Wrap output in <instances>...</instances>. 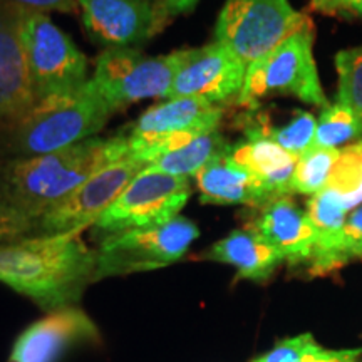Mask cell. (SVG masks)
I'll use <instances>...</instances> for the list:
<instances>
[{"label":"cell","instance_id":"cell-33","mask_svg":"<svg viewBox=\"0 0 362 362\" xmlns=\"http://www.w3.org/2000/svg\"><path fill=\"white\" fill-rule=\"evenodd\" d=\"M346 13L362 19V0H346Z\"/></svg>","mask_w":362,"mask_h":362},{"label":"cell","instance_id":"cell-14","mask_svg":"<svg viewBox=\"0 0 362 362\" xmlns=\"http://www.w3.org/2000/svg\"><path fill=\"white\" fill-rule=\"evenodd\" d=\"M101 332L79 305L49 312L17 337L11 362H59L76 344L99 342Z\"/></svg>","mask_w":362,"mask_h":362},{"label":"cell","instance_id":"cell-12","mask_svg":"<svg viewBox=\"0 0 362 362\" xmlns=\"http://www.w3.org/2000/svg\"><path fill=\"white\" fill-rule=\"evenodd\" d=\"M245 72L247 66L216 40L198 49H185L183 62L165 99L193 98L221 106L238 98Z\"/></svg>","mask_w":362,"mask_h":362},{"label":"cell","instance_id":"cell-11","mask_svg":"<svg viewBox=\"0 0 362 362\" xmlns=\"http://www.w3.org/2000/svg\"><path fill=\"white\" fill-rule=\"evenodd\" d=\"M143 168V163L126 158L99 171L40 216L34 237L66 233L81 235L88 226H94L99 216Z\"/></svg>","mask_w":362,"mask_h":362},{"label":"cell","instance_id":"cell-23","mask_svg":"<svg viewBox=\"0 0 362 362\" xmlns=\"http://www.w3.org/2000/svg\"><path fill=\"white\" fill-rule=\"evenodd\" d=\"M357 141H362L361 117L341 103L324 107L317 121L314 146L341 149Z\"/></svg>","mask_w":362,"mask_h":362},{"label":"cell","instance_id":"cell-7","mask_svg":"<svg viewBox=\"0 0 362 362\" xmlns=\"http://www.w3.org/2000/svg\"><path fill=\"white\" fill-rule=\"evenodd\" d=\"M21 37L35 103L88 83V57L47 13L22 12Z\"/></svg>","mask_w":362,"mask_h":362},{"label":"cell","instance_id":"cell-27","mask_svg":"<svg viewBox=\"0 0 362 362\" xmlns=\"http://www.w3.org/2000/svg\"><path fill=\"white\" fill-rule=\"evenodd\" d=\"M324 351L309 332L280 341L274 349L255 357L252 362H309Z\"/></svg>","mask_w":362,"mask_h":362},{"label":"cell","instance_id":"cell-13","mask_svg":"<svg viewBox=\"0 0 362 362\" xmlns=\"http://www.w3.org/2000/svg\"><path fill=\"white\" fill-rule=\"evenodd\" d=\"M78 7L89 37L110 49L143 44L165 27L156 0H78Z\"/></svg>","mask_w":362,"mask_h":362},{"label":"cell","instance_id":"cell-29","mask_svg":"<svg viewBox=\"0 0 362 362\" xmlns=\"http://www.w3.org/2000/svg\"><path fill=\"white\" fill-rule=\"evenodd\" d=\"M33 237V232L27 225L22 223L17 218H13L11 214H7L0 206V243L16 242V240Z\"/></svg>","mask_w":362,"mask_h":362},{"label":"cell","instance_id":"cell-3","mask_svg":"<svg viewBox=\"0 0 362 362\" xmlns=\"http://www.w3.org/2000/svg\"><path fill=\"white\" fill-rule=\"evenodd\" d=\"M115 110L93 79L67 94L37 101L13 129L12 148L21 156H40L94 138Z\"/></svg>","mask_w":362,"mask_h":362},{"label":"cell","instance_id":"cell-17","mask_svg":"<svg viewBox=\"0 0 362 362\" xmlns=\"http://www.w3.org/2000/svg\"><path fill=\"white\" fill-rule=\"evenodd\" d=\"M205 205H245L253 210L265 206L275 197L265 185L232 156V143L194 176Z\"/></svg>","mask_w":362,"mask_h":362},{"label":"cell","instance_id":"cell-19","mask_svg":"<svg viewBox=\"0 0 362 362\" xmlns=\"http://www.w3.org/2000/svg\"><path fill=\"white\" fill-rule=\"evenodd\" d=\"M235 161L250 170L275 198L292 197V178L297 156L259 134H243L232 144Z\"/></svg>","mask_w":362,"mask_h":362},{"label":"cell","instance_id":"cell-32","mask_svg":"<svg viewBox=\"0 0 362 362\" xmlns=\"http://www.w3.org/2000/svg\"><path fill=\"white\" fill-rule=\"evenodd\" d=\"M310 6L325 16H346V0H310Z\"/></svg>","mask_w":362,"mask_h":362},{"label":"cell","instance_id":"cell-10","mask_svg":"<svg viewBox=\"0 0 362 362\" xmlns=\"http://www.w3.org/2000/svg\"><path fill=\"white\" fill-rule=\"evenodd\" d=\"M185 51L149 57L136 49H106L98 57L93 83L112 110L149 98H166Z\"/></svg>","mask_w":362,"mask_h":362},{"label":"cell","instance_id":"cell-8","mask_svg":"<svg viewBox=\"0 0 362 362\" xmlns=\"http://www.w3.org/2000/svg\"><path fill=\"white\" fill-rule=\"evenodd\" d=\"M223 115V106L218 104L193 98L166 99L144 111L126 133L129 158L146 166L200 134L218 129Z\"/></svg>","mask_w":362,"mask_h":362},{"label":"cell","instance_id":"cell-20","mask_svg":"<svg viewBox=\"0 0 362 362\" xmlns=\"http://www.w3.org/2000/svg\"><path fill=\"white\" fill-rule=\"evenodd\" d=\"M240 128L243 134H259L298 158L314 146L317 119L312 112L297 110L287 123L275 126L270 123L265 112L257 111L255 107L242 115Z\"/></svg>","mask_w":362,"mask_h":362},{"label":"cell","instance_id":"cell-2","mask_svg":"<svg viewBox=\"0 0 362 362\" xmlns=\"http://www.w3.org/2000/svg\"><path fill=\"white\" fill-rule=\"evenodd\" d=\"M98 252L79 233L0 243V282L49 312L79 305L94 282Z\"/></svg>","mask_w":362,"mask_h":362},{"label":"cell","instance_id":"cell-16","mask_svg":"<svg viewBox=\"0 0 362 362\" xmlns=\"http://www.w3.org/2000/svg\"><path fill=\"white\" fill-rule=\"evenodd\" d=\"M270 247H274L288 265H307L317 243V232L307 211L292 197H280L257 210L247 225Z\"/></svg>","mask_w":362,"mask_h":362},{"label":"cell","instance_id":"cell-24","mask_svg":"<svg viewBox=\"0 0 362 362\" xmlns=\"http://www.w3.org/2000/svg\"><path fill=\"white\" fill-rule=\"evenodd\" d=\"M325 188L336 194L349 214L362 205V141L341 148L336 168Z\"/></svg>","mask_w":362,"mask_h":362},{"label":"cell","instance_id":"cell-15","mask_svg":"<svg viewBox=\"0 0 362 362\" xmlns=\"http://www.w3.org/2000/svg\"><path fill=\"white\" fill-rule=\"evenodd\" d=\"M21 17L22 12L0 8V131L8 133H13L35 104Z\"/></svg>","mask_w":362,"mask_h":362},{"label":"cell","instance_id":"cell-6","mask_svg":"<svg viewBox=\"0 0 362 362\" xmlns=\"http://www.w3.org/2000/svg\"><path fill=\"white\" fill-rule=\"evenodd\" d=\"M198 237L200 230L197 223L181 215L166 225L126 230L103 237L96 250L94 282L173 265L187 255Z\"/></svg>","mask_w":362,"mask_h":362},{"label":"cell","instance_id":"cell-9","mask_svg":"<svg viewBox=\"0 0 362 362\" xmlns=\"http://www.w3.org/2000/svg\"><path fill=\"white\" fill-rule=\"evenodd\" d=\"M189 197V178L166 175L144 166L99 216L94 230L107 237L126 230L166 225L180 216Z\"/></svg>","mask_w":362,"mask_h":362},{"label":"cell","instance_id":"cell-28","mask_svg":"<svg viewBox=\"0 0 362 362\" xmlns=\"http://www.w3.org/2000/svg\"><path fill=\"white\" fill-rule=\"evenodd\" d=\"M0 8L16 12L72 13L78 8V0H0Z\"/></svg>","mask_w":362,"mask_h":362},{"label":"cell","instance_id":"cell-18","mask_svg":"<svg viewBox=\"0 0 362 362\" xmlns=\"http://www.w3.org/2000/svg\"><path fill=\"white\" fill-rule=\"evenodd\" d=\"M200 259L233 267L237 270V279L260 284L270 280L275 270L285 262L274 247L247 226L233 230L215 242L202 253Z\"/></svg>","mask_w":362,"mask_h":362},{"label":"cell","instance_id":"cell-25","mask_svg":"<svg viewBox=\"0 0 362 362\" xmlns=\"http://www.w3.org/2000/svg\"><path fill=\"white\" fill-rule=\"evenodd\" d=\"M339 153L341 149L312 146L298 156L292 178V193L312 197L322 192L336 168Z\"/></svg>","mask_w":362,"mask_h":362},{"label":"cell","instance_id":"cell-26","mask_svg":"<svg viewBox=\"0 0 362 362\" xmlns=\"http://www.w3.org/2000/svg\"><path fill=\"white\" fill-rule=\"evenodd\" d=\"M337 71V99L362 119V45L344 49L334 57Z\"/></svg>","mask_w":362,"mask_h":362},{"label":"cell","instance_id":"cell-22","mask_svg":"<svg viewBox=\"0 0 362 362\" xmlns=\"http://www.w3.org/2000/svg\"><path fill=\"white\" fill-rule=\"evenodd\" d=\"M228 144L230 143L220 133V129H215L210 131V133L200 134L188 144H185L183 148L176 149V151L166 153V155L156 158L155 161H151L146 166L166 175L194 178L198 171L214 160L218 153L223 151Z\"/></svg>","mask_w":362,"mask_h":362},{"label":"cell","instance_id":"cell-21","mask_svg":"<svg viewBox=\"0 0 362 362\" xmlns=\"http://www.w3.org/2000/svg\"><path fill=\"white\" fill-rule=\"evenodd\" d=\"M362 259V205L352 210L336 237L317 245L307 264L312 277H324Z\"/></svg>","mask_w":362,"mask_h":362},{"label":"cell","instance_id":"cell-30","mask_svg":"<svg viewBox=\"0 0 362 362\" xmlns=\"http://www.w3.org/2000/svg\"><path fill=\"white\" fill-rule=\"evenodd\" d=\"M198 2L200 0H156V7L163 24L166 25L173 17L193 11Z\"/></svg>","mask_w":362,"mask_h":362},{"label":"cell","instance_id":"cell-1","mask_svg":"<svg viewBox=\"0 0 362 362\" xmlns=\"http://www.w3.org/2000/svg\"><path fill=\"white\" fill-rule=\"evenodd\" d=\"M129 158L126 133L89 138L40 156H17L0 165V206L35 235L45 211L99 171Z\"/></svg>","mask_w":362,"mask_h":362},{"label":"cell","instance_id":"cell-4","mask_svg":"<svg viewBox=\"0 0 362 362\" xmlns=\"http://www.w3.org/2000/svg\"><path fill=\"white\" fill-rule=\"evenodd\" d=\"M314 24L284 40L279 47L247 67L243 88L237 103L255 110L262 99L270 96H292L317 107H327L329 99L320 84L314 59Z\"/></svg>","mask_w":362,"mask_h":362},{"label":"cell","instance_id":"cell-5","mask_svg":"<svg viewBox=\"0 0 362 362\" xmlns=\"http://www.w3.org/2000/svg\"><path fill=\"white\" fill-rule=\"evenodd\" d=\"M309 22L288 0H226L214 34L248 67Z\"/></svg>","mask_w":362,"mask_h":362},{"label":"cell","instance_id":"cell-31","mask_svg":"<svg viewBox=\"0 0 362 362\" xmlns=\"http://www.w3.org/2000/svg\"><path fill=\"white\" fill-rule=\"evenodd\" d=\"M362 349H339L327 351L324 349L319 356L309 362H361Z\"/></svg>","mask_w":362,"mask_h":362}]
</instances>
